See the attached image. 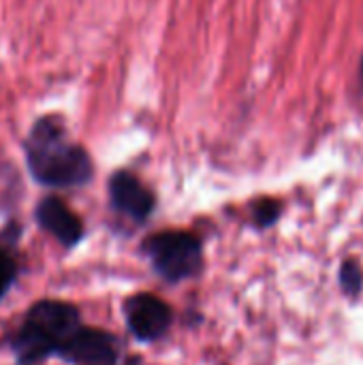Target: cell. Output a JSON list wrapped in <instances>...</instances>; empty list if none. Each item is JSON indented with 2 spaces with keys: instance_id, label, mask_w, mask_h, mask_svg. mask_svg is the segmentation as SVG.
Segmentation results:
<instances>
[{
  "instance_id": "cell-1",
  "label": "cell",
  "mask_w": 363,
  "mask_h": 365,
  "mask_svg": "<svg viewBox=\"0 0 363 365\" xmlns=\"http://www.w3.org/2000/svg\"><path fill=\"white\" fill-rule=\"evenodd\" d=\"M30 175L47 188H79L94 178L90 154L75 143L58 115L36 120L24 139Z\"/></svg>"
},
{
  "instance_id": "cell-2",
  "label": "cell",
  "mask_w": 363,
  "mask_h": 365,
  "mask_svg": "<svg viewBox=\"0 0 363 365\" xmlns=\"http://www.w3.org/2000/svg\"><path fill=\"white\" fill-rule=\"evenodd\" d=\"M143 255L167 282H180L201 269V242L186 231H163L143 242Z\"/></svg>"
},
{
  "instance_id": "cell-3",
  "label": "cell",
  "mask_w": 363,
  "mask_h": 365,
  "mask_svg": "<svg viewBox=\"0 0 363 365\" xmlns=\"http://www.w3.org/2000/svg\"><path fill=\"white\" fill-rule=\"evenodd\" d=\"M118 340L101 329L77 327L56 351L64 361L75 365H113L118 359Z\"/></svg>"
},
{
  "instance_id": "cell-4",
  "label": "cell",
  "mask_w": 363,
  "mask_h": 365,
  "mask_svg": "<svg viewBox=\"0 0 363 365\" xmlns=\"http://www.w3.org/2000/svg\"><path fill=\"white\" fill-rule=\"evenodd\" d=\"M124 317L131 334L139 342L158 340L160 336H165V331L173 321L171 308L163 299L150 293H139L128 297L124 304Z\"/></svg>"
},
{
  "instance_id": "cell-5",
  "label": "cell",
  "mask_w": 363,
  "mask_h": 365,
  "mask_svg": "<svg viewBox=\"0 0 363 365\" xmlns=\"http://www.w3.org/2000/svg\"><path fill=\"white\" fill-rule=\"evenodd\" d=\"M26 323L43 334L58 351V346L79 327V312L66 302L43 299L30 308Z\"/></svg>"
},
{
  "instance_id": "cell-6",
  "label": "cell",
  "mask_w": 363,
  "mask_h": 365,
  "mask_svg": "<svg viewBox=\"0 0 363 365\" xmlns=\"http://www.w3.org/2000/svg\"><path fill=\"white\" fill-rule=\"evenodd\" d=\"M109 203L118 214L135 222H143L152 214L156 201L139 178L128 171H116L109 178Z\"/></svg>"
},
{
  "instance_id": "cell-7",
  "label": "cell",
  "mask_w": 363,
  "mask_h": 365,
  "mask_svg": "<svg viewBox=\"0 0 363 365\" xmlns=\"http://www.w3.org/2000/svg\"><path fill=\"white\" fill-rule=\"evenodd\" d=\"M34 216L36 222L66 248H73L83 237V225L79 216L68 210L66 203L58 197H45L36 205Z\"/></svg>"
},
{
  "instance_id": "cell-8",
  "label": "cell",
  "mask_w": 363,
  "mask_h": 365,
  "mask_svg": "<svg viewBox=\"0 0 363 365\" xmlns=\"http://www.w3.org/2000/svg\"><path fill=\"white\" fill-rule=\"evenodd\" d=\"M11 349L19 365H34L56 353V346L39 334L32 325L24 323L11 338Z\"/></svg>"
},
{
  "instance_id": "cell-9",
  "label": "cell",
  "mask_w": 363,
  "mask_h": 365,
  "mask_svg": "<svg viewBox=\"0 0 363 365\" xmlns=\"http://www.w3.org/2000/svg\"><path fill=\"white\" fill-rule=\"evenodd\" d=\"M338 282H340V289L347 297H353V299L359 297V293L363 291V267L359 265V261L347 259L340 265Z\"/></svg>"
},
{
  "instance_id": "cell-10",
  "label": "cell",
  "mask_w": 363,
  "mask_h": 365,
  "mask_svg": "<svg viewBox=\"0 0 363 365\" xmlns=\"http://www.w3.org/2000/svg\"><path fill=\"white\" fill-rule=\"evenodd\" d=\"M282 214V205L274 199H261L252 205V220L259 229H267L278 222Z\"/></svg>"
},
{
  "instance_id": "cell-11",
  "label": "cell",
  "mask_w": 363,
  "mask_h": 365,
  "mask_svg": "<svg viewBox=\"0 0 363 365\" xmlns=\"http://www.w3.org/2000/svg\"><path fill=\"white\" fill-rule=\"evenodd\" d=\"M15 276H17V263H15V259L4 248H0V299L6 295V291L15 282Z\"/></svg>"
},
{
  "instance_id": "cell-12",
  "label": "cell",
  "mask_w": 363,
  "mask_h": 365,
  "mask_svg": "<svg viewBox=\"0 0 363 365\" xmlns=\"http://www.w3.org/2000/svg\"><path fill=\"white\" fill-rule=\"evenodd\" d=\"M359 75H362V81H363V58H362V71H359Z\"/></svg>"
}]
</instances>
